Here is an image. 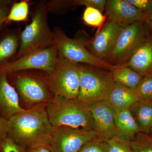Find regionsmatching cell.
Listing matches in <instances>:
<instances>
[{"label": "cell", "instance_id": "6da1fadb", "mask_svg": "<svg viewBox=\"0 0 152 152\" xmlns=\"http://www.w3.org/2000/svg\"><path fill=\"white\" fill-rule=\"evenodd\" d=\"M53 128L42 104L15 114L8 120L7 137L23 148L48 145Z\"/></svg>", "mask_w": 152, "mask_h": 152}, {"label": "cell", "instance_id": "8d00e7d4", "mask_svg": "<svg viewBox=\"0 0 152 152\" xmlns=\"http://www.w3.org/2000/svg\"><path fill=\"white\" fill-rule=\"evenodd\" d=\"M0 152H2L1 148V146H0Z\"/></svg>", "mask_w": 152, "mask_h": 152}, {"label": "cell", "instance_id": "7c38bea8", "mask_svg": "<svg viewBox=\"0 0 152 152\" xmlns=\"http://www.w3.org/2000/svg\"><path fill=\"white\" fill-rule=\"evenodd\" d=\"M87 106L92 115L93 130L97 137L107 142L117 137L113 110L108 101H100Z\"/></svg>", "mask_w": 152, "mask_h": 152}, {"label": "cell", "instance_id": "ac0fdd59", "mask_svg": "<svg viewBox=\"0 0 152 152\" xmlns=\"http://www.w3.org/2000/svg\"><path fill=\"white\" fill-rule=\"evenodd\" d=\"M113 114L117 137L131 142L140 131L129 110H113Z\"/></svg>", "mask_w": 152, "mask_h": 152}, {"label": "cell", "instance_id": "1f68e13d", "mask_svg": "<svg viewBox=\"0 0 152 152\" xmlns=\"http://www.w3.org/2000/svg\"><path fill=\"white\" fill-rule=\"evenodd\" d=\"M11 7H0V31L4 25L7 23V18Z\"/></svg>", "mask_w": 152, "mask_h": 152}, {"label": "cell", "instance_id": "d590c367", "mask_svg": "<svg viewBox=\"0 0 152 152\" xmlns=\"http://www.w3.org/2000/svg\"><path fill=\"white\" fill-rule=\"evenodd\" d=\"M151 136H152V125L151 128Z\"/></svg>", "mask_w": 152, "mask_h": 152}, {"label": "cell", "instance_id": "f546056e", "mask_svg": "<svg viewBox=\"0 0 152 152\" xmlns=\"http://www.w3.org/2000/svg\"><path fill=\"white\" fill-rule=\"evenodd\" d=\"M128 1L142 11L143 13L152 9V0H127Z\"/></svg>", "mask_w": 152, "mask_h": 152}, {"label": "cell", "instance_id": "d6a6232c", "mask_svg": "<svg viewBox=\"0 0 152 152\" xmlns=\"http://www.w3.org/2000/svg\"><path fill=\"white\" fill-rule=\"evenodd\" d=\"M142 21L146 25L150 32L152 34V9L149 12L144 14Z\"/></svg>", "mask_w": 152, "mask_h": 152}, {"label": "cell", "instance_id": "30bf717a", "mask_svg": "<svg viewBox=\"0 0 152 152\" xmlns=\"http://www.w3.org/2000/svg\"><path fill=\"white\" fill-rule=\"evenodd\" d=\"M96 137L94 130L60 126L53 128L49 146L52 152H77Z\"/></svg>", "mask_w": 152, "mask_h": 152}, {"label": "cell", "instance_id": "9c48e42d", "mask_svg": "<svg viewBox=\"0 0 152 152\" xmlns=\"http://www.w3.org/2000/svg\"><path fill=\"white\" fill-rule=\"evenodd\" d=\"M58 57L56 45L30 53L0 67V74L7 75L26 70L44 71L50 73Z\"/></svg>", "mask_w": 152, "mask_h": 152}, {"label": "cell", "instance_id": "e0dca14e", "mask_svg": "<svg viewBox=\"0 0 152 152\" xmlns=\"http://www.w3.org/2000/svg\"><path fill=\"white\" fill-rule=\"evenodd\" d=\"M20 28L6 30L0 36V67L14 60L18 51Z\"/></svg>", "mask_w": 152, "mask_h": 152}, {"label": "cell", "instance_id": "7402d4cb", "mask_svg": "<svg viewBox=\"0 0 152 152\" xmlns=\"http://www.w3.org/2000/svg\"><path fill=\"white\" fill-rule=\"evenodd\" d=\"M82 19L86 24L97 28V30L100 29L107 20L101 11L90 7H86Z\"/></svg>", "mask_w": 152, "mask_h": 152}, {"label": "cell", "instance_id": "d4e9b609", "mask_svg": "<svg viewBox=\"0 0 152 152\" xmlns=\"http://www.w3.org/2000/svg\"><path fill=\"white\" fill-rule=\"evenodd\" d=\"M135 90L144 102L152 101V75L143 76L140 84Z\"/></svg>", "mask_w": 152, "mask_h": 152}, {"label": "cell", "instance_id": "ffe728a7", "mask_svg": "<svg viewBox=\"0 0 152 152\" xmlns=\"http://www.w3.org/2000/svg\"><path fill=\"white\" fill-rule=\"evenodd\" d=\"M110 72L115 83L131 89H137L143 77L137 72L124 64L114 66Z\"/></svg>", "mask_w": 152, "mask_h": 152}, {"label": "cell", "instance_id": "83f0119b", "mask_svg": "<svg viewBox=\"0 0 152 152\" xmlns=\"http://www.w3.org/2000/svg\"><path fill=\"white\" fill-rule=\"evenodd\" d=\"M107 0H72L74 7L85 6L97 9L103 12L105 9Z\"/></svg>", "mask_w": 152, "mask_h": 152}, {"label": "cell", "instance_id": "d6986e66", "mask_svg": "<svg viewBox=\"0 0 152 152\" xmlns=\"http://www.w3.org/2000/svg\"><path fill=\"white\" fill-rule=\"evenodd\" d=\"M129 110L140 132L149 134L152 125V101L137 102Z\"/></svg>", "mask_w": 152, "mask_h": 152}, {"label": "cell", "instance_id": "9a60e30c", "mask_svg": "<svg viewBox=\"0 0 152 152\" xmlns=\"http://www.w3.org/2000/svg\"><path fill=\"white\" fill-rule=\"evenodd\" d=\"M124 65L142 76L152 75V34L150 32Z\"/></svg>", "mask_w": 152, "mask_h": 152}, {"label": "cell", "instance_id": "cb8c5ba5", "mask_svg": "<svg viewBox=\"0 0 152 152\" xmlns=\"http://www.w3.org/2000/svg\"><path fill=\"white\" fill-rule=\"evenodd\" d=\"M109 149L107 142L96 137L87 142L77 152H109Z\"/></svg>", "mask_w": 152, "mask_h": 152}, {"label": "cell", "instance_id": "277c9868", "mask_svg": "<svg viewBox=\"0 0 152 152\" xmlns=\"http://www.w3.org/2000/svg\"><path fill=\"white\" fill-rule=\"evenodd\" d=\"M80 65V90L77 99L87 105L107 100L115 85L110 71L88 65Z\"/></svg>", "mask_w": 152, "mask_h": 152}, {"label": "cell", "instance_id": "4fadbf2b", "mask_svg": "<svg viewBox=\"0 0 152 152\" xmlns=\"http://www.w3.org/2000/svg\"><path fill=\"white\" fill-rule=\"evenodd\" d=\"M105 15L122 28L143 20L144 13L127 0H107Z\"/></svg>", "mask_w": 152, "mask_h": 152}, {"label": "cell", "instance_id": "7a4b0ae2", "mask_svg": "<svg viewBox=\"0 0 152 152\" xmlns=\"http://www.w3.org/2000/svg\"><path fill=\"white\" fill-rule=\"evenodd\" d=\"M48 13L47 1H39L34 6L31 13V20L22 31L20 47L13 60L54 45L53 31L48 23Z\"/></svg>", "mask_w": 152, "mask_h": 152}, {"label": "cell", "instance_id": "52a82bcc", "mask_svg": "<svg viewBox=\"0 0 152 152\" xmlns=\"http://www.w3.org/2000/svg\"><path fill=\"white\" fill-rule=\"evenodd\" d=\"M53 33L58 56L75 64L88 65L109 71L114 67V66L95 56L82 40L69 37L58 27L55 28Z\"/></svg>", "mask_w": 152, "mask_h": 152}, {"label": "cell", "instance_id": "5bb4252c", "mask_svg": "<svg viewBox=\"0 0 152 152\" xmlns=\"http://www.w3.org/2000/svg\"><path fill=\"white\" fill-rule=\"evenodd\" d=\"M18 92L9 82L6 74H0V115L8 120L15 114L23 111L19 104Z\"/></svg>", "mask_w": 152, "mask_h": 152}, {"label": "cell", "instance_id": "8992f818", "mask_svg": "<svg viewBox=\"0 0 152 152\" xmlns=\"http://www.w3.org/2000/svg\"><path fill=\"white\" fill-rule=\"evenodd\" d=\"M32 72V70L23 71L7 75L25 102L37 105L48 102L53 97H50L52 93L49 86L48 74L42 77Z\"/></svg>", "mask_w": 152, "mask_h": 152}, {"label": "cell", "instance_id": "836d02e7", "mask_svg": "<svg viewBox=\"0 0 152 152\" xmlns=\"http://www.w3.org/2000/svg\"><path fill=\"white\" fill-rule=\"evenodd\" d=\"M28 152H52L48 145H41L29 148Z\"/></svg>", "mask_w": 152, "mask_h": 152}, {"label": "cell", "instance_id": "ba28073f", "mask_svg": "<svg viewBox=\"0 0 152 152\" xmlns=\"http://www.w3.org/2000/svg\"><path fill=\"white\" fill-rule=\"evenodd\" d=\"M149 33L142 21L123 28L113 50L104 61L114 66L125 64Z\"/></svg>", "mask_w": 152, "mask_h": 152}, {"label": "cell", "instance_id": "44dd1931", "mask_svg": "<svg viewBox=\"0 0 152 152\" xmlns=\"http://www.w3.org/2000/svg\"><path fill=\"white\" fill-rule=\"evenodd\" d=\"M30 1L23 0L15 2L11 7L7 23L11 22H26L29 13Z\"/></svg>", "mask_w": 152, "mask_h": 152}, {"label": "cell", "instance_id": "e575fe53", "mask_svg": "<svg viewBox=\"0 0 152 152\" xmlns=\"http://www.w3.org/2000/svg\"><path fill=\"white\" fill-rule=\"evenodd\" d=\"M14 2L11 0H0V7H10Z\"/></svg>", "mask_w": 152, "mask_h": 152}, {"label": "cell", "instance_id": "8fae6325", "mask_svg": "<svg viewBox=\"0 0 152 152\" xmlns=\"http://www.w3.org/2000/svg\"><path fill=\"white\" fill-rule=\"evenodd\" d=\"M123 28L110 20H107L103 26L97 30L94 37L89 40H82L92 54L104 61L113 50Z\"/></svg>", "mask_w": 152, "mask_h": 152}, {"label": "cell", "instance_id": "3957f363", "mask_svg": "<svg viewBox=\"0 0 152 152\" xmlns=\"http://www.w3.org/2000/svg\"><path fill=\"white\" fill-rule=\"evenodd\" d=\"M46 110L53 128L67 126L93 130L94 121L88 107L78 100L54 96L48 102Z\"/></svg>", "mask_w": 152, "mask_h": 152}, {"label": "cell", "instance_id": "603a6c76", "mask_svg": "<svg viewBox=\"0 0 152 152\" xmlns=\"http://www.w3.org/2000/svg\"><path fill=\"white\" fill-rule=\"evenodd\" d=\"M130 143L134 152H152V136L140 132Z\"/></svg>", "mask_w": 152, "mask_h": 152}, {"label": "cell", "instance_id": "2e32d148", "mask_svg": "<svg viewBox=\"0 0 152 152\" xmlns=\"http://www.w3.org/2000/svg\"><path fill=\"white\" fill-rule=\"evenodd\" d=\"M107 101L113 110L129 109L135 103L143 101L135 90L115 83Z\"/></svg>", "mask_w": 152, "mask_h": 152}, {"label": "cell", "instance_id": "f1b7e54d", "mask_svg": "<svg viewBox=\"0 0 152 152\" xmlns=\"http://www.w3.org/2000/svg\"><path fill=\"white\" fill-rule=\"evenodd\" d=\"M2 152H25L24 148L7 137L0 146Z\"/></svg>", "mask_w": 152, "mask_h": 152}, {"label": "cell", "instance_id": "484cf974", "mask_svg": "<svg viewBox=\"0 0 152 152\" xmlns=\"http://www.w3.org/2000/svg\"><path fill=\"white\" fill-rule=\"evenodd\" d=\"M48 12L56 14L64 13L68 10L75 7L72 0H53L47 1Z\"/></svg>", "mask_w": 152, "mask_h": 152}, {"label": "cell", "instance_id": "4dcf8cb0", "mask_svg": "<svg viewBox=\"0 0 152 152\" xmlns=\"http://www.w3.org/2000/svg\"><path fill=\"white\" fill-rule=\"evenodd\" d=\"M8 121L0 115V146L7 137Z\"/></svg>", "mask_w": 152, "mask_h": 152}, {"label": "cell", "instance_id": "4316f807", "mask_svg": "<svg viewBox=\"0 0 152 152\" xmlns=\"http://www.w3.org/2000/svg\"><path fill=\"white\" fill-rule=\"evenodd\" d=\"M109 152H134L131 146L130 142L115 137L107 141Z\"/></svg>", "mask_w": 152, "mask_h": 152}, {"label": "cell", "instance_id": "5b68a950", "mask_svg": "<svg viewBox=\"0 0 152 152\" xmlns=\"http://www.w3.org/2000/svg\"><path fill=\"white\" fill-rule=\"evenodd\" d=\"M80 67L75 64L58 56L50 73L48 83L54 96L69 100L77 99L80 90Z\"/></svg>", "mask_w": 152, "mask_h": 152}]
</instances>
